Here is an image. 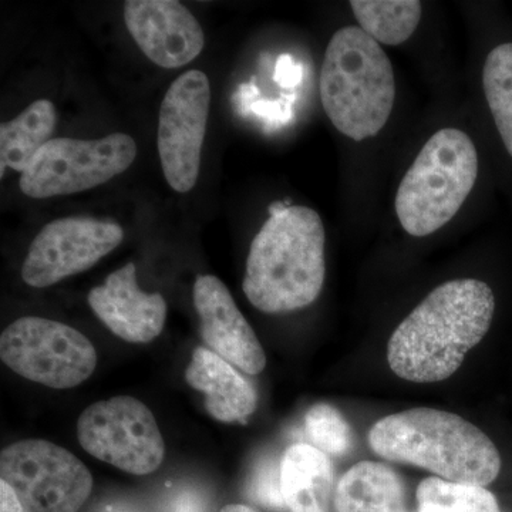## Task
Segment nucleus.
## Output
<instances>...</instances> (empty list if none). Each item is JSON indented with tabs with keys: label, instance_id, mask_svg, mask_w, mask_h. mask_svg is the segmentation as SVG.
<instances>
[{
	"label": "nucleus",
	"instance_id": "4468645a",
	"mask_svg": "<svg viewBox=\"0 0 512 512\" xmlns=\"http://www.w3.org/2000/svg\"><path fill=\"white\" fill-rule=\"evenodd\" d=\"M87 301L114 335L130 343L156 339L167 320V302L163 295L138 288L133 262L110 274L104 285L93 288Z\"/></svg>",
	"mask_w": 512,
	"mask_h": 512
},
{
	"label": "nucleus",
	"instance_id": "dca6fc26",
	"mask_svg": "<svg viewBox=\"0 0 512 512\" xmlns=\"http://www.w3.org/2000/svg\"><path fill=\"white\" fill-rule=\"evenodd\" d=\"M281 490L291 512H328L333 491L329 457L312 444L289 447L281 461Z\"/></svg>",
	"mask_w": 512,
	"mask_h": 512
},
{
	"label": "nucleus",
	"instance_id": "9b49d317",
	"mask_svg": "<svg viewBox=\"0 0 512 512\" xmlns=\"http://www.w3.org/2000/svg\"><path fill=\"white\" fill-rule=\"evenodd\" d=\"M124 238L117 222L92 217H67L49 222L33 239L22 266L32 288H47L92 268Z\"/></svg>",
	"mask_w": 512,
	"mask_h": 512
},
{
	"label": "nucleus",
	"instance_id": "20e7f679",
	"mask_svg": "<svg viewBox=\"0 0 512 512\" xmlns=\"http://www.w3.org/2000/svg\"><path fill=\"white\" fill-rule=\"evenodd\" d=\"M392 62L365 30L349 26L330 39L320 73V99L333 126L355 141L376 136L394 106Z\"/></svg>",
	"mask_w": 512,
	"mask_h": 512
},
{
	"label": "nucleus",
	"instance_id": "7ed1b4c3",
	"mask_svg": "<svg viewBox=\"0 0 512 512\" xmlns=\"http://www.w3.org/2000/svg\"><path fill=\"white\" fill-rule=\"evenodd\" d=\"M325 275L323 222L312 208L293 205L255 235L242 289L261 312L298 311L319 298Z\"/></svg>",
	"mask_w": 512,
	"mask_h": 512
},
{
	"label": "nucleus",
	"instance_id": "412c9836",
	"mask_svg": "<svg viewBox=\"0 0 512 512\" xmlns=\"http://www.w3.org/2000/svg\"><path fill=\"white\" fill-rule=\"evenodd\" d=\"M419 512H501L497 498L480 485L429 477L417 488Z\"/></svg>",
	"mask_w": 512,
	"mask_h": 512
},
{
	"label": "nucleus",
	"instance_id": "aec40b11",
	"mask_svg": "<svg viewBox=\"0 0 512 512\" xmlns=\"http://www.w3.org/2000/svg\"><path fill=\"white\" fill-rule=\"evenodd\" d=\"M483 86L495 126L512 157V43L491 50L484 64Z\"/></svg>",
	"mask_w": 512,
	"mask_h": 512
},
{
	"label": "nucleus",
	"instance_id": "ddd939ff",
	"mask_svg": "<svg viewBox=\"0 0 512 512\" xmlns=\"http://www.w3.org/2000/svg\"><path fill=\"white\" fill-rule=\"evenodd\" d=\"M194 305L200 316L202 339L212 352L247 375H259L265 369L264 348L221 279L198 276Z\"/></svg>",
	"mask_w": 512,
	"mask_h": 512
},
{
	"label": "nucleus",
	"instance_id": "b1692460",
	"mask_svg": "<svg viewBox=\"0 0 512 512\" xmlns=\"http://www.w3.org/2000/svg\"><path fill=\"white\" fill-rule=\"evenodd\" d=\"M295 100V94H288L276 100H264L258 97L245 111L244 117L255 116L261 121L265 130H281L295 117V109H293Z\"/></svg>",
	"mask_w": 512,
	"mask_h": 512
},
{
	"label": "nucleus",
	"instance_id": "39448f33",
	"mask_svg": "<svg viewBox=\"0 0 512 512\" xmlns=\"http://www.w3.org/2000/svg\"><path fill=\"white\" fill-rule=\"evenodd\" d=\"M478 154L457 128H443L421 148L396 194V214L407 234L427 237L453 220L476 185Z\"/></svg>",
	"mask_w": 512,
	"mask_h": 512
},
{
	"label": "nucleus",
	"instance_id": "cd10ccee",
	"mask_svg": "<svg viewBox=\"0 0 512 512\" xmlns=\"http://www.w3.org/2000/svg\"><path fill=\"white\" fill-rule=\"evenodd\" d=\"M289 202L288 201H275L272 202L271 205H269L268 211H269V217L271 215L279 214V212L285 211L288 207Z\"/></svg>",
	"mask_w": 512,
	"mask_h": 512
},
{
	"label": "nucleus",
	"instance_id": "f03ea898",
	"mask_svg": "<svg viewBox=\"0 0 512 512\" xmlns=\"http://www.w3.org/2000/svg\"><path fill=\"white\" fill-rule=\"evenodd\" d=\"M369 446L392 463L424 468L450 483L487 487L500 476L493 440L458 414L414 407L373 424Z\"/></svg>",
	"mask_w": 512,
	"mask_h": 512
},
{
	"label": "nucleus",
	"instance_id": "4be33fe9",
	"mask_svg": "<svg viewBox=\"0 0 512 512\" xmlns=\"http://www.w3.org/2000/svg\"><path fill=\"white\" fill-rule=\"evenodd\" d=\"M305 430L312 446L325 454L343 456L352 447V429L336 407L315 404L305 416Z\"/></svg>",
	"mask_w": 512,
	"mask_h": 512
},
{
	"label": "nucleus",
	"instance_id": "9d476101",
	"mask_svg": "<svg viewBox=\"0 0 512 512\" xmlns=\"http://www.w3.org/2000/svg\"><path fill=\"white\" fill-rule=\"evenodd\" d=\"M210 104V80L200 70L181 74L161 103L158 154L165 180L177 192L191 191L197 184Z\"/></svg>",
	"mask_w": 512,
	"mask_h": 512
},
{
	"label": "nucleus",
	"instance_id": "bb28decb",
	"mask_svg": "<svg viewBox=\"0 0 512 512\" xmlns=\"http://www.w3.org/2000/svg\"><path fill=\"white\" fill-rule=\"evenodd\" d=\"M0 512H25L8 484L0 481Z\"/></svg>",
	"mask_w": 512,
	"mask_h": 512
},
{
	"label": "nucleus",
	"instance_id": "a211bd4d",
	"mask_svg": "<svg viewBox=\"0 0 512 512\" xmlns=\"http://www.w3.org/2000/svg\"><path fill=\"white\" fill-rule=\"evenodd\" d=\"M57 114L50 100H36L16 119L0 126V177L6 168L23 173L36 154L52 140Z\"/></svg>",
	"mask_w": 512,
	"mask_h": 512
},
{
	"label": "nucleus",
	"instance_id": "f3484780",
	"mask_svg": "<svg viewBox=\"0 0 512 512\" xmlns=\"http://www.w3.org/2000/svg\"><path fill=\"white\" fill-rule=\"evenodd\" d=\"M333 507L336 512H407L406 488L386 464L362 461L340 478Z\"/></svg>",
	"mask_w": 512,
	"mask_h": 512
},
{
	"label": "nucleus",
	"instance_id": "f257e3e1",
	"mask_svg": "<svg viewBox=\"0 0 512 512\" xmlns=\"http://www.w3.org/2000/svg\"><path fill=\"white\" fill-rule=\"evenodd\" d=\"M494 312V292L485 282L440 285L394 330L387 343L390 369L407 382H443L485 338Z\"/></svg>",
	"mask_w": 512,
	"mask_h": 512
},
{
	"label": "nucleus",
	"instance_id": "a878e982",
	"mask_svg": "<svg viewBox=\"0 0 512 512\" xmlns=\"http://www.w3.org/2000/svg\"><path fill=\"white\" fill-rule=\"evenodd\" d=\"M261 96L259 93L258 86H256V80H251L249 83L241 84L238 87L237 92L232 96V103H234L235 111L239 116L244 117L245 111L258 97Z\"/></svg>",
	"mask_w": 512,
	"mask_h": 512
},
{
	"label": "nucleus",
	"instance_id": "6e6552de",
	"mask_svg": "<svg viewBox=\"0 0 512 512\" xmlns=\"http://www.w3.org/2000/svg\"><path fill=\"white\" fill-rule=\"evenodd\" d=\"M136 156V141L124 133L100 140L52 138L23 171L19 187L35 200L92 190L124 173Z\"/></svg>",
	"mask_w": 512,
	"mask_h": 512
},
{
	"label": "nucleus",
	"instance_id": "2eb2a0df",
	"mask_svg": "<svg viewBox=\"0 0 512 512\" xmlns=\"http://www.w3.org/2000/svg\"><path fill=\"white\" fill-rule=\"evenodd\" d=\"M188 386L204 393L205 407L222 423H247L258 406L254 384L211 349L197 348L185 372Z\"/></svg>",
	"mask_w": 512,
	"mask_h": 512
},
{
	"label": "nucleus",
	"instance_id": "0eeeda50",
	"mask_svg": "<svg viewBox=\"0 0 512 512\" xmlns=\"http://www.w3.org/2000/svg\"><path fill=\"white\" fill-rule=\"evenodd\" d=\"M0 481L25 512H79L93 491V476L80 458L52 441L28 439L0 454Z\"/></svg>",
	"mask_w": 512,
	"mask_h": 512
},
{
	"label": "nucleus",
	"instance_id": "c85d7f7f",
	"mask_svg": "<svg viewBox=\"0 0 512 512\" xmlns=\"http://www.w3.org/2000/svg\"><path fill=\"white\" fill-rule=\"evenodd\" d=\"M220 512H256L251 507L244 504H229L225 505Z\"/></svg>",
	"mask_w": 512,
	"mask_h": 512
},
{
	"label": "nucleus",
	"instance_id": "1a4fd4ad",
	"mask_svg": "<svg viewBox=\"0 0 512 512\" xmlns=\"http://www.w3.org/2000/svg\"><path fill=\"white\" fill-rule=\"evenodd\" d=\"M77 439L90 456L134 476H148L164 461L163 434L154 414L131 396L87 407L77 420Z\"/></svg>",
	"mask_w": 512,
	"mask_h": 512
},
{
	"label": "nucleus",
	"instance_id": "393cba45",
	"mask_svg": "<svg viewBox=\"0 0 512 512\" xmlns=\"http://www.w3.org/2000/svg\"><path fill=\"white\" fill-rule=\"evenodd\" d=\"M303 77H305V67L301 62L288 53L279 56L275 66L274 80L282 89H296L303 82Z\"/></svg>",
	"mask_w": 512,
	"mask_h": 512
},
{
	"label": "nucleus",
	"instance_id": "423d86ee",
	"mask_svg": "<svg viewBox=\"0 0 512 512\" xmlns=\"http://www.w3.org/2000/svg\"><path fill=\"white\" fill-rule=\"evenodd\" d=\"M0 357L30 382L52 389H72L97 367V352L79 330L39 316L15 320L0 336Z\"/></svg>",
	"mask_w": 512,
	"mask_h": 512
},
{
	"label": "nucleus",
	"instance_id": "6ab92c4d",
	"mask_svg": "<svg viewBox=\"0 0 512 512\" xmlns=\"http://www.w3.org/2000/svg\"><path fill=\"white\" fill-rule=\"evenodd\" d=\"M360 29L377 43L402 45L419 25L421 3L416 0H352Z\"/></svg>",
	"mask_w": 512,
	"mask_h": 512
},
{
	"label": "nucleus",
	"instance_id": "5701e85b",
	"mask_svg": "<svg viewBox=\"0 0 512 512\" xmlns=\"http://www.w3.org/2000/svg\"><path fill=\"white\" fill-rule=\"evenodd\" d=\"M247 491L255 503L272 510H282L285 501L281 490V464L272 458L261 461L249 478Z\"/></svg>",
	"mask_w": 512,
	"mask_h": 512
},
{
	"label": "nucleus",
	"instance_id": "f8f14e48",
	"mask_svg": "<svg viewBox=\"0 0 512 512\" xmlns=\"http://www.w3.org/2000/svg\"><path fill=\"white\" fill-rule=\"evenodd\" d=\"M124 20L141 52L164 69L183 67L204 49L200 22L175 0H127Z\"/></svg>",
	"mask_w": 512,
	"mask_h": 512
}]
</instances>
